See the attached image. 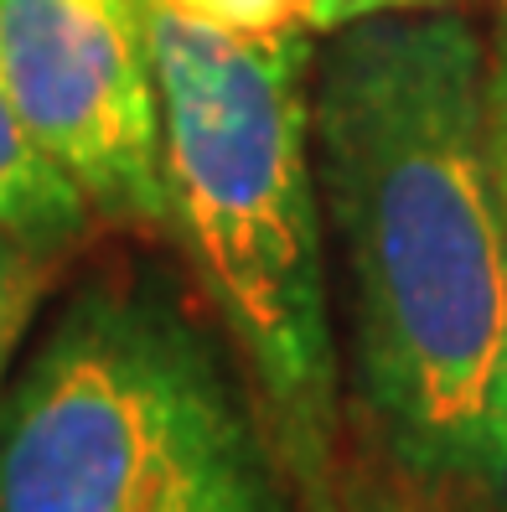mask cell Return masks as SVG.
<instances>
[{
    "label": "cell",
    "instance_id": "52a82bcc",
    "mask_svg": "<svg viewBox=\"0 0 507 512\" xmlns=\"http://www.w3.org/2000/svg\"><path fill=\"white\" fill-rule=\"evenodd\" d=\"M171 16H187L207 32H228V37H280V32H301L311 0H156ZM311 32V26H306Z\"/></svg>",
    "mask_w": 507,
    "mask_h": 512
},
{
    "label": "cell",
    "instance_id": "8992f818",
    "mask_svg": "<svg viewBox=\"0 0 507 512\" xmlns=\"http://www.w3.org/2000/svg\"><path fill=\"white\" fill-rule=\"evenodd\" d=\"M52 259L57 254L0 228V399H6V378H11L26 326H32L42 295L52 290V275H57Z\"/></svg>",
    "mask_w": 507,
    "mask_h": 512
},
{
    "label": "cell",
    "instance_id": "277c9868",
    "mask_svg": "<svg viewBox=\"0 0 507 512\" xmlns=\"http://www.w3.org/2000/svg\"><path fill=\"white\" fill-rule=\"evenodd\" d=\"M0 68L94 218L171 223L151 0H0Z\"/></svg>",
    "mask_w": 507,
    "mask_h": 512
},
{
    "label": "cell",
    "instance_id": "3957f363",
    "mask_svg": "<svg viewBox=\"0 0 507 512\" xmlns=\"http://www.w3.org/2000/svg\"><path fill=\"white\" fill-rule=\"evenodd\" d=\"M0 512H295L218 342L151 280L68 295L0 399Z\"/></svg>",
    "mask_w": 507,
    "mask_h": 512
},
{
    "label": "cell",
    "instance_id": "7a4b0ae2",
    "mask_svg": "<svg viewBox=\"0 0 507 512\" xmlns=\"http://www.w3.org/2000/svg\"><path fill=\"white\" fill-rule=\"evenodd\" d=\"M171 223L244 363L290 492L332 512L342 342L311 161L316 32L228 37L151 0Z\"/></svg>",
    "mask_w": 507,
    "mask_h": 512
},
{
    "label": "cell",
    "instance_id": "ba28073f",
    "mask_svg": "<svg viewBox=\"0 0 507 512\" xmlns=\"http://www.w3.org/2000/svg\"><path fill=\"white\" fill-rule=\"evenodd\" d=\"M466 0H311L306 26L316 37L342 32L357 21H378V16H420V11H461Z\"/></svg>",
    "mask_w": 507,
    "mask_h": 512
},
{
    "label": "cell",
    "instance_id": "5b68a950",
    "mask_svg": "<svg viewBox=\"0 0 507 512\" xmlns=\"http://www.w3.org/2000/svg\"><path fill=\"white\" fill-rule=\"evenodd\" d=\"M88 223H94V207L42 150L0 68V228L47 254H63L73 238H83Z\"/></svg>",
    "mask_w": 507,
    "mask_h": 512
},
{
    "label": "cell",
    "instance_id": "9c48e42d",
    "mask_svg": "<svg viewBox=\"0 0 507 512\" xmlns=\"http://www.w3.org/2000/svg\"><path fill=\"white\" fill-rule=\"evenodd\" d=\"M492 150H497L502 213H507V57H497V52H492Z\"/></svg>",
    "mask_w": 507,
    "mask_h": 512
},
{
    "label": "cell",
    "instance_id": "6da1fadb",
    "mask_svg": "<svg viewBox=\"0 0 507 512\" xmlns=\"http://www.w3.org/2000/svg\"><path fill=\"white\" fill-rule=\"evenodd\" d=\"M311 161L347 311V378L389 466L507 507V213L492 47L466 11L326 32Z\"/></svg>",
    "mask_w": 507,
    "mask_h": 512
},
{
    "label": "cell",
    "instance_id": "30bf717a",
    "mask_svg": "<svg viewBox=\"0 0 507 512\" xmlns=\"http://www.w3.org/2000/svg\"><path fill=\"white\" fill-rule=\"evenodd\" d=\"M487 6H492V26H497V57H507V0H487Z\"/></svg>",
    "mask_w": 507,
    "mask_h": 512
}]
</instances>
